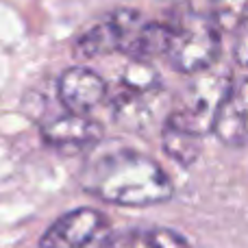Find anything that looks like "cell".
Masks as SVG:
<instances>
[{"label": "cell", "instance_id": "obj_5", "mask_svg": "<svg viewBox=\"0 0 248 248\" xmlns=\"http://www.w3.org/2000/svg\"><path fill=\"white\" fill-rule=\"evenodd\" d=\"M211 131L227 146L248 144V74L229 83Z\"/></svg>", "mask_w": 248, "mask_h": 248}, {"label": "cell", "instance_id": "obj_6", "mask_svg": "<svg viewBox=\"0 0 248 248\" xmlns=\"http://www.w3.org/2000/svg\"><path fill=\"white\" fill-rule=\"evenodd\" d=\"M107 96L103 77L87 68H70L59 78V98L70 113H83L98 107Z\"/></svg>", "mask_w": 248, "mask_h": 248}, {"label": "cell", "instance_id": "obj_1", "mask_svg": "<svg viewBox=\"0 0 248 248\" xmlns=\"http://www.w3.org/2000/svg\"><path fill=\"white\" fill-rule=\"evenodd\" d=\"M81 187L103 202L120 207H150L172 198V181L155 159L135 150H109L83 168Z\"/></svg>", "mask_w": 248, "mask_h": 248}, {"label": "cell", "instance_id": "obj_11", "mask_svg": "<svg viewBox=\"0 0 248 248\" xmlns=\"http://www.w3.org/2000/svg\"><path fill=\"white\" fill-rule=\"evenodd\" d=\"M122 85L131 94L150 96L153 92L159 90V74L148 61L133 59L122 74Z\"/></svg>", "mask_w": 248, "mask_h": 248}, {"label": "cell", "instance_id": "obj_7", "mask_svg": "<svg viewBox=\"0 0 248 248\" xmlns=\"http://www.w3.org/2000/svg\"><path fill=\"white\" fill-rule=\"evenodd\" d=\"M103 135V126L83 113H65L42 126V137L55 148H87L98 144Z\"/></svg>", "mask_w": 248, "mask_h": 248}, {"label": "cell", "instance_id": "obj_12", "mask_svg": "<svg viewBox=\"0 0 248 248\" xmlns=\"http://www.w3.org/2000/svg\"><path fill=\"white\" fill-rule=\"evenodd\" d=\"M211 17L220 31H237L248 20V0H211Z\"/></svg>", "mask_w": 248, "mask_h": 248}, {"label": "cell", "instance_id": "obj_10", "mask_svg": "<svg viewBox=\"0 0 248 248\" xmlns=\"http://www.w3.org/2000/svg\"><path fill=\"white\" fill-rule=\"evenodd\" d=\"M161 144H163V150H166L168 157L174 159L181 166H192L198 159V155H201V137L181 131V128L172 126V124H168V122H166V126H163Z\"/></svg>", "mask_w": 248, "mask_h": 248}, {"label": "cell", "instance_id": "obj_8", "mask_svg": "<svg viewBox=\"0 0 248 248\" xmlns=\"http://www.w3.org/2000/svg\"><path fill=\"white\" fill-rule=\"evenodd\" d=\"M98 248H194L185 235L163 227H133L107 235Z\"/></svg>", "mask_w": 248, "mask_h": 248}, {"label": "cell", "instance_id": "obj_4", "mask_svg": "<svg viewBox=\"0 0 248 248\" xmlns=\"http://www.w3.org/2000/svg\"><path fill=\"white\" fill-rule=\"evenodd\" d=\"M107 227L109 220L103 211L78 207L57 218L48 227L39 240V248H85Z\"/></svg>", "mask_w": 248, "mask_h": 248}, {"label": "cell", "instance_id": "obj_2", "mask_svg": "<svg viewBox=\"0 0 248 248\" xmlns=\"http://www.w3.org/2000/svg\"><path fill=\"white\" fill-rule=\"evenodd\" d=\"M166 59L176 72L201 74L220 55V29L211 16L185 9L168 26Z\"/></svg>", "mask_w": 248, "mask_h": 248}, {"label": "cell", "instance_id": "obj_9", "mask_svg": "<svg viewBox=\"0 0 248 248\" xmlns=\"http://www.w3.org/2000/svg\"><path fill=\"white\" fill-rule=\"evenodd\" d=\"M74 52H77V57H83V59L120 52V39H118V31H116V26H113L111 17H107L105 22L92 26L77 42V50Z\"/></svg>", "mask_w": 248, "mask_h": 248}, {"label": "cell", "instance_id": "obj_3", "mask_svg": "<svg viewBox=\"0 0 248 248\" xmlns=\"http://www.w3.org/2000/svg\"><path fill=\"white\" fill-rule=\"evenodd\" d=\"M202 77L192 83L189 92L185 94L183 105L176 107L168 118V124L181 128L185 133H192L196 137H202L205 133L211 131L214 118L222 103L227 87L231 78L220 72H201Z\"/></svg>", "mask_w": 248, "mask_h": 248}, {"label": "cell", "instance_id": "obj_13", "mask_svg": "<svg viewBox=\"0 0 248 248\" xmlns=\"http://www.w3.org/2000/svg\"><path fill=\"white\" fill-rule=\"evenodd\" d=\"M235 57L244 68H248V20L237 29V42H235Z\"/></svg>", "mask_w": 248, "mask_h": 248}]
</instances>
